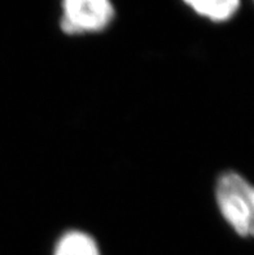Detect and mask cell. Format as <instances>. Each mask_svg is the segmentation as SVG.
<instances>
[{
	"label": "cell",
	"mask_w": 254,
	"mask_h": 255,
	"mask_svg": "<svg viewBox=\"0 0 254 255\" xmlns=\"http://www.w3.org/2000/svg\"><path fill=\"white\" fill-rule=\"evenodd\" d=\"M219 214L240 237L254 239V184L240 172L225 171L214 188Z\"/></svg>",
	"instance_id": "obj_1"
},
{
	"label": "cell",
	"mask_w": 254,
	"mask_h": 255,
	"mask_svg": "<svg viewBox=\"0 0 254 255\" xmlns=\"http://www.w3.org/2000/svg\"><path fill=\"white\" fill-rule=\"evenodd\" d=\"M53 255H101V250L91 233L71 228L56 240Z\"/></svg>",
	"instance_id": "obj_3"
},
{
	"label": "cell",
	"mask_w": 254,
	"mask_h": 255,
	"mask_svg": "<svg viewBox=\"0 0 254 255\" xmlns=\"http://www.w3.org/2000/svg\"><path fill=\"white\" fill-rule=\"evenodd\" d=\"M199 16L212 22H226L240 9L242 0H183Z\"/></svg>",
	"instance_id": "obj_4"
},
{
	"label": "cell",
	"mask_w": 254,
	"mask_h": 255,
	"mask_svg": "<svg viewBox=\"0 0 254 255\" xmlns=\"http://www.w3.org/2000/svg\"><path fill=\"white\" fill-rule=\"evenodd\" d=\"M114 13L110 0H62L60 27L68 35L104 31Z\"/></svg>",
	"instance_id": "obj_2"
}]
</instances>
